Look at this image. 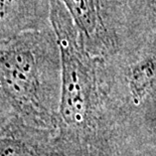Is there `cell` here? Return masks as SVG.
Instances as JSON below:
<instances>
[{
  "label": "cell",
  "mask_w": 156,
  "mask_h": 156,
  "mask_svg": "<svg viewBox=\"0 0 156 156\" xmlns=\"http://www.w3.org/2000/svg\"><path fill=\"white\" fill-rule=\"evenodd\" d=\"M24 143L12 136H0V156H30Z\"/></svg>",
  "instance_id": "277c9868"
},
{
  "label": "cell",
  "mask_w": 156,
  "mask_h": 156,
  "mask_svg": "<svg viewBox=\"0 0 156 156\" xmlns=\"http://www.w3.org/2000/svg\"><path fill=\"white\" fill-rule=\"evenodd\" d=\"M52 0H0V42L51 26Z\"/></svg>",
  "instance_id": "7a4b0ae2"
},
{
  "label": "cell",
  "mask_w": 156,
  "mask_h": 156,
  "mask_svg": "<svg viewBox=\"0 0 156 156\" xmlns=\"http://www.w3.org/2000/svg\"><path fill=\"white\" fill-rule=\"evenodd\" d=\"M68 11L86 51L102 49L109 44L110 32L107 26L103 0H59Z\"/></svg>",
  "instance_id": "3957f363"
},
{
  "label": "cell",
  "mask_w": 156,
  "mask_h": 156,
  "mask_svg": "<svg viewBox=\"0 0 156 156\" xmlns=\"http://www.w3.org/2000/svg\"><path fill=\"white\" fill-rule=\"evenodd\" d=\"M15 115L14 110L0 93V128L7 125L10 120H12V118H14Z\"/></svg>",
  "instance_id": "5b68a950"
},
{
  "label": "cell",
  "mask_w": 156,
  "mask_h": 156,
  "mask_svg": "<svg viewBox=\"0 0 156 156\" xmlns=\"http://www.w3.org/2000/svg\"><path fill=\"white\" fill-rule=\"evenodd\" d=\"M61 52L51 25L0 42V93L29 126L58 125Z\"/></svg>",
  "instance_id": "6da1fadb"
}]
</instances>
